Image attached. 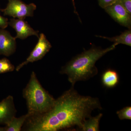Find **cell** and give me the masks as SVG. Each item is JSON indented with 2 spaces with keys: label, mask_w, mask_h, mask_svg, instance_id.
Here are the masks:
<instances>
[{
  "label": "cell",
  "mask_w": 131,
  "mask_h": 131,
  "mask_svg": "<svg viewBox=\"0 0 131 131\" xmlns=\"http://www.w3.org/2000/svg\"><path fill=\"white\" fill-rule=\"evenodd\" d=\"M74 87L56 100L46 112L29 116L24 124V130L57 131L74 126L81 129L92 112L102 107L98 98L81 95Z\"/></svg>",
  "instance_id": "cell-1"
},
{
  "label": "cell",
  "mask_w": 131,
  "mask_h": 131,
  "mask_svg": "<svg viewBox=\"0 0 131 131\" xmlns=\"http://www.w3.org/2000/svg\"><path fill=\"white\" fill-rule=\"evenodd\" d=\"M115 47L113 45L105 49L92 47L72 59L62 68L60 73L68 75L72 86L77 82L89 80L98 73L96 61Z\"/></svg>",
  "instance_id": "cell-2"
},
{
  "label": "cell",
  "mask_w": 131,
  "mask_h": 131,
  "mask_svg": "<svg viewBox=\"0 0 131 131\" xmlns=\"http://www.w3.org/2000/svg\"><path fill=\"white\" fill-rule=\"evenodd\" d=\"M23 95L26 101L30 116L46 112L52 107L56 101L42 87L34 71L24 89Z\"/></svg>",
  "instance_id": "cell-3"
},
{
  "label": "cell",
  "mask_w": 131,
  "mask_h": 131,
  "mask_svg": "<svg viewBox=\"0 0 131 131\" xmlns=\"http://www.w3.org/2000/svg\"><path fill=\"white\" fill-rule=\"evenodd\" d=\"M6 8L2 9L4 15L13 17L14 18L25 19L27 17L33 16L37 6L34 3L26 4L21 0H8Z\"/></svg>",
  "instance_id": "cell-4"
},
{
  "label": "cell",
  "mask_w": 131,
  "mask_h": 131,
  "mask_svg": "<svg viewBox=\"0 0 131 131\" xmlns=\"http://www.w3.org/2000/svg\"><path fill=\"white\" fill-rule=\"evenodd\" d=\"M38 43L25 61L16 67V70L19 71L29 63H32L42 59L51 48L50 43L47 40L44 34H40L38 37Z\"/></svg>",
  "instance_id": "cell-5"
},
{
  "label": "cell",
  "mask_w": 131,
  "mask_h": 131,
  "mask_svg": "<svg viewBox=\"0 0 131 131\" xmlns=\"http://www.w3.org/2000/svg\"><path fill=\"white\" fill-rule=\"evenodd\" d=\"M104 9L120 25L131 29V14L122 6L119 0H117Z\"/></svg>",
  "instance_id": "cell-6"
},
{
  "label": "cell",
  "mask_w": 131,
  "mask_h": 131,
  "mask_svg": "<svg viewBox=\"0 0 131 131\" xmlns=\"http://www.w3.org/2000/svg\"><path fill=\"white\" fill-rule=\"evenodd\" d=\"M8 25L16 31V35L15 39H26L28 37L34 35L38 38L39 37L38 31L34 30L31 27L27 21L24 19L13 18L8 21Z\"/></svg>",
  "instance_id": "cell-7"
},
{
  "label": "cell",
  "mask_w": 131,
  "mask_h": 131,
  "mask_svg": "<svg viewBox=\"0 0 131 131\" xmlns=\"http://www.w3.org/2000/svg\"><path fill=\"white\" fill-rule=\"evenodd\" d=\"M16 113L13 97L9 95L0 102V125H7Z\"/></svg>",
  "instance_id": "cell-8"
},
{
  "label": "cell",
  "mask_w": 131,
  "mask_h": 131,
  "mask_svg": "<svg viewBox=\"0 0 131 131\" xmlns=\"http://www.w3.org/2000/svg\"><path fill=\"white\" fill-rule=\"evenodd\" d=\"M16 49V39L5 29L0 28V55L9 57Z\"/></svg>",
  "instance_id": "cell-9"
},
{
  "label": "cell",
  "mask_w": 131,
  "mask_h": 131,
  "mask_svg": "<svg viewBox=\"0 0 131 131\" xmlns=\"http://www.w3.org/2000/svg\"><path fill=\"white\" fill-rule=\"evenodd\" d=\"M102 82L104 86L108 88H114L118 83L119 76L117 71L108 69L104 71L102 76Z\"/></svg>",
  "instance_id": "cell-10"
},
{
  "label": "cell",
  "mask_w": 131,
  "mask_h": 131,
  "mask_svg": "<svg viewBox=\"0 0 131 131\" xmlns=\"http://www.w3.org/2000/svg\"><path fill=\"white\" fill-rule=\"evenodd\" d=\"M103 114L100 113L95 117H90L85 119L82 124L81 129V131H99V125L100 121Z\"/></svg>",
  "instance_id": "cell-11"
},
{
  "label": "cell",
  "mask_w": 131,
  "mask_h": 131,
  "mask_svg": "<svg viewBox=\"0 0 131 131\" xmlns=\"http://www.w3.org/2000/svg\"><path fill=\"white\" fill-rule=\"evenodd\" d=\"M97 37L102 38L109 40V41L114 42L113 45L116 46L117 45L119 44L126 45L131 46V29H129L128 30H126L122 33V34L119 36L113 37L109 38L107 37H102V36H98Z\"/></svg>",
  "instance_id": "cell-12"
},
{
  "label": "cell",
  "mask_w": 131,
  "mask_h": 131,
  "mask_svg": "<svg viewBox=\"0 0 131 131\" xmlns=\"http://www.w3.org/2000/svg\"><path fill=\"white\" fill-rule=\"evenodd\" d=\"M27 113L25 115L19 118L13 117L7 125L5 127V131H19L24 125L27 119L30 116Z\"/></svg>",
  "instance_id": "cell-13"
},
{
  "label": "cell",
  "mask_w": 131,
  "mask_h": 131,
  "mask_svg": "<svg viewBox=\"0 0 131 131\" xmlns=\"http://www.w3.org/2000/svg\"><path fill=\"white\" fill-rule=\"evenodd\" d=\"M15 67L6 58L0 59V74L12 72L14 70Z\"/></svg>",
  "instance_id": "cell-14"
},
{
  "label": "cell",
  "mask_w": 131,
  "mask_h": 131,
  "mask_svg": "<svg viewBox=\"0 0 131 131\" xmlns=\"http://www.w3.org/2000/svg\"><path fill=\"white\" fill-rule=\"evenodd\" d=\"M117 114L120 120L131 119V107L127 106L117 112Z\"/></svg>",
  "instance_id": "cell-15"
},
{
  "label": "cell",
  "mask_w": 131,
  "mask_h": 131,
  "mask_svg": "<svg viewBox=\"0 0 131 131\" xmlns=\"http://www.w3.org/2000/svg\"><path fill=\"white\" fill-rule=\"evenodd\" d=\"M117 0H98V3L100 6L102 8H105L113 4Z\"/></svg>",
  "instance_id": "cell-16"
},
{
  "label": "cell",
  "mask_w": 131,
  "mask_h": 131,
  "mask_svg": "<svg viewBox=\"0 0 131 131\" xmlns=\"http://www.w3.org/2000/svg\"><path fill=\"white\" fill-rule=\"evenodd\" d=\"M122 6L131 14V0H119Z\"/></svg>",
  "instance_id": "cell-17"
},
{
  "label": "cell",
  "mask_w": 131,
  "mask_h": 131,
  "mask_svg": "<svg viewBox=\"0 0 131 131\" xmlns=\"http://www.w3.org/2000/svg\"><path fill=\"white\" fill-rule=\"evenodd\" d=\"M8 25V19L0 14V28L5 29Z\"/></svg>",
  "instance_id": "cell-18"
},
{
  "label": "cell",
  "mask_w": 131,
  "mask_h": 131,
  "mask_svg": "<svg viewBox=\"0 0 131 131\" xmlns=\"http://www.w3.org/2000/svg\"><path fill=\"white\" fill-rule=\"evenodd\" d=\"M72 1H73V6H74V13H75L77 14H78V13H77L76 11V8H75V2H74V0H72Z\"/></svg>",
  "instance_id": "cell-19"
},
{
  "label": "cell",
  "mask_w": 131,
  "mask_h": 131,
  "mask_svg": "<svg viewBox=\"0 0 131 131\" xmlns=\"http://www.w3.org/2000/svg\"><path fill=\"white\" fill-rule=\"evenodd\" d=\"M0 131H5V127H0Z\"/></svg>",
  "instance_id": "cell-20"
}]
</instances>
